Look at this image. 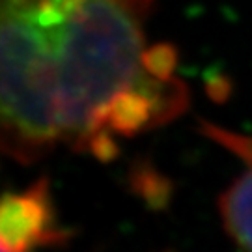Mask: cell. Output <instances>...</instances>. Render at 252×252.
<instances>
[{"label":"cell","instance_id":"1","mask_svg":"<svg viewBox=\"0 0 252 252\" xmlns=\"http://www.w3.org/2000/svg\"><path fill=\"white\" fill-rule=\"evenodd\" d=\"M155 0H0V144L30 164L58 146L108 161L118 140L187 107L170 45H148Z\"/></svg>","mask_w":252,"mask_h":252},{"label":"cell","instance_id":"2","mask_svg":"<svg viewBox=\"0 0 252 252\" xmlns=\"http://www.w3.org/2000/svg\"><path fill=\"white\" fill-rule=\"evenodd\" d=\"M63 232L54 224L49 181L45 178L21 192H8L0 209L2 252H34L39 247L56 245Z\"/></svg>","mask_w":252,"mask_h":252},{"label":"cell","instance_id":"3","mask_svg":"<svg viewBox=\"0 0 252 252\" xmlns=\"http://www.w3.org/2000/svg\"><path fill=\"white\" fill-rule=\"evenodd\" d=\"M200 131L245 162L243 174L222 192L219 211L226 234L243 252H252V136L237 135L211 122H200Z\"/></svg>","mask_w":252,"mask_h":252}]
</instances>
